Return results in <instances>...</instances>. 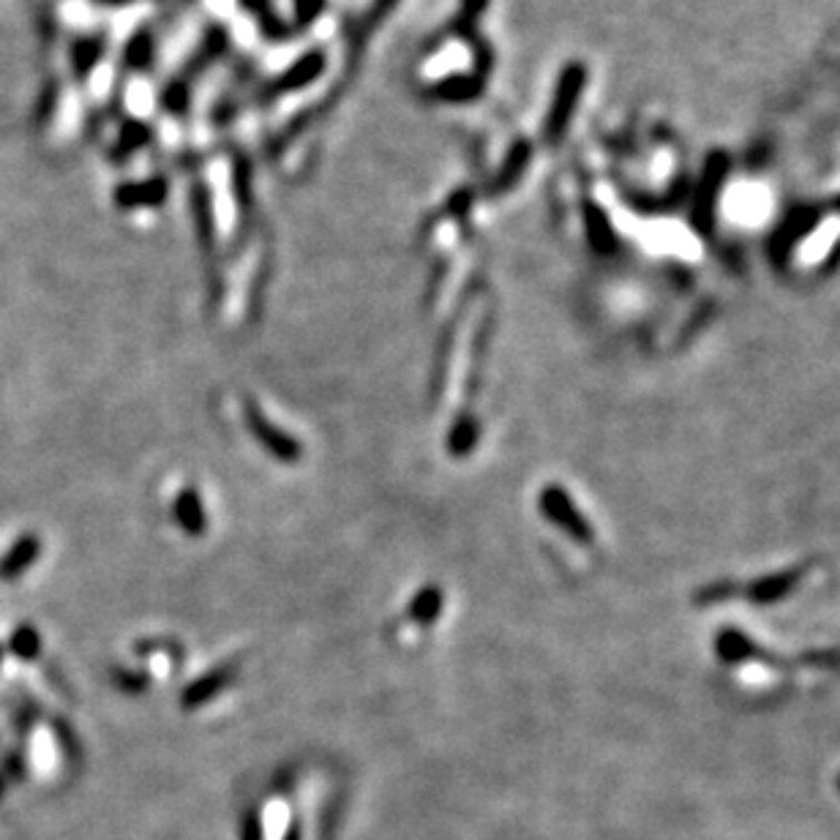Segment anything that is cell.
Masks as SVG:
<instances>
[{
  "label": "cell",
  "instance_id": "obj_3",
  "mask_svg": "<svg viewBox=\"0 0 840 840\" xmlns=\"http://www.w3.org/2000/svg\"><path fill=\"white\" fill-rule=\"evenodd\" d=\"M816 222H819V213L813 211H795L789 219H786L783 226L776 232V237H772V249L776 252H789L791 246H795L797 241H802V237L808 235L810 230H813Z\"/></svg>",
  "mask_w": 840,
  "mask_h": 840
},
{
  "label": "cell",
  "instance_id": "obj_2",
  "mask_svg": "<svg viewBox=\"0 0 840 840\" xmlns=\"http://www.w3.org/2000/svg\"><path fill=\"white\" fill-rule=\"evenodd\" d=\"M802 579V568H795V570H783V574L778 576H767V579L750 584L745 593H748V600H753V604L759 606H767V604H778V600H783L786 595L791 593V589L797 587Z\"/></svg>",
  "mask_w": 840,
  "mask_h": 840
},
{
  "label": "cell",
  "instance_id": "obj_1",
  "mask_svg": "<svg viewBox=\"0 0 840 840\" xmlns=\"http://www.w3.org/2000/svg\"><path fill=\"white\" fill-rule=\"evenodd\" d=\"M726 170H729V159L723 153H712L710 162L705 164V175H701V186L694 205V222L699 230H710L715 202H718L720 186H723Z\"/></svg>",
  "mask_w": 840,
  "mask_h": 840
},
{
  "label": "cell",
  "instance_id": "obj_6",
  "mask_svg": "<svg viewBox=\"0 0 840 840\" xmlns=\"http://www.w3.org/2000/svg\"><path fill=\"white\" fill-rule=\"evenodd\" d=\"M838 789H840V778H838Z\"/></svg>",
  "mask_w": 840,
  "mask_h": 840
},
{
  "label": "cell",
  "instance_id": "obj_4",
  "mask_svg": "<svg viewBox=\"0 0 840 840\" xmlns=\"http://www.w3.org/2000/svg\"><path fill=\"white\" fill-rule=\"evenodd\" d=\"M546 499H549V514H551L554 522L563 524V527L568 529V533L574 535V538L584 540V544H587V540H593V533H589L587 522H584V518L579 514H576V508L568 503V499L563 497V494L551 492Z\"/></svg>",
  "mask_w": 840,
  "mask_h": 840
},
{
  "label": "cell",
  "instance_id": "obj_5",
  "mask_svg": "<svg viewBox=\"0 0 840 840\" xmlns=\"http://www.w3.org/2000/svg\"><path fill=\"white\" fill-rule=\"evenodd\" d=\"M718 655L726 660V664H742V660L756 658L759 649L753 647V641L748 636L740 634V630L729 628L723 634H718Z\"/></svg>",
  "mask_w": 840,
  "mask_h": 840
}]
</instances>
